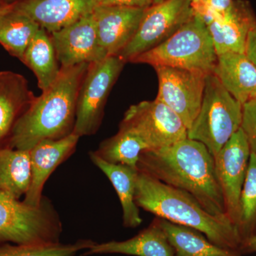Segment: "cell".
Listing matches in <instances>:
<instances>
[{
    "mask_svg": "<svg viewBox=\"0 0 256 256\" xmlns=\"http://www.w3.org/2000/svg\"><path fill=\"white\" fill-rule=\"evenodd\" d=\"M137 168L166 184L188 192L214 216L229 220L214 158L202 142L188 138L166 148L146 150L140 156Z\"/></svg>",
    "mask_w": 256,
    "mask_h": 256,
    "instance_id": "cell-1",
    "label": "cell"
},
{
    "mask_svg": "<svg viewBox=\"0 0 256 256\" xmlns=\"http://www.w3.org/2000/svg\"><path fill=\"white\" fill-rule=\"evenodd\" d=\"M88 66L60 67L55 82L35 97L20 116L5 146L30 151L45 140H60L72 134L79 90Z\"/></svg>",
    "mask_w": 256,
    "mask_h": 256,
    "instance_id": "cell-2",
    "label": "cell"
},
{
    "mask_svg": "<svg viewBox=\"0 0 256 256\" xmlns=\"http://www.w3.org/2000/svg\"><path fill=\"white\" fill-rule=\"evenodd\" d=\"M134 201L158 218L196 229L215 245L239 252L242 242L236 227L210 214L188 192L138 170Z\"/></svg>",
    "mask_w": 256,
    "mask_h": 256,
    "instance_id": "cell-3",
    "label": "cell"
},
{
    "mask_svg": "<svg viewBox=\"0 0 256 256\" xmlns=\"http://www.w3.org/2000/svg\"><path fill=\"white\" fill-rule=\"evenodd\" d=\"M217 57L206 24L193 13L169 38L130 62L149 64L153 67L185 69L208 75L213 74Z\"/></svg>",
    "mask_w": 256,
    "mask_h": 256,
    "instance_id": "cell-4",
    "label": "cell"
},
{
    "mask_svg": "<svg viewBox=\"0 0 256 256\" xmlns=\"http://www.w3.org/2000/svg\"><path fill=\"white\" fill-rule=\"evenodd\" d=\"M62 232L60 216L46 196L35 206L0 194V246L53 245L60 242Z\"/></svg>",
    "mask_w": 256,
    "mask_h": 256,
    "instance_id": "cell-5",
    "label": "cell"
},
{
    "mask_svg": "<svg viewBox=\"0 0 256 256\" xmlns=\"http://www.w3.org/2000/svg\"><path fill=\"white\" fill-rule=\"evenodd\" d=\"M242 105L213 74L206 78L201 108L188 131V138L206 146L214 158L242 126Z\"/></svg>",
    "mask_w": 256,
    "mask_h": 256,
    "instance_id": "cell-6",
    "label": "cell"
},
{
    "mask_svg": "<svg viewBox=\"0 0 256 256\" xmlns=\"http://www.w3.org/2000/svg\"><path fill=\"white\" fill-rule=\"evenodd\" d=\"M126 64L118 56L90 64L77 100L74 134L79 138L95 134L104 119V109L114 82Z\"/></svg>",
    "mask_w": 256,
    "mask_h": 256,
    "instance_id": "cell-7",
    "label": "cell"
},
{
    "mask_svg": "<svg viewBox=\"0 0 256 256\" xmlns=\"http://www.w3.org/2000/svg\"><path fill=\"white\" fill-rule=\"evenodd\" d=\"M192 0H165L146 8L136 34L118 56L130 62L174 34L192 15Z\"/></svg>",
    "mask_w": 256,
    "mask_h": 256,
    "instance_id": "cell-8",
    "label": "cell"
},
{
    "mask_svg": "<svg viewBox=\"0 0 256 256\" xmlns=\"http://www.w3.org/2000/svg\"><path fill=\"white\" fill-rule=\"evenodd\" d=\"M121 124L139 134L148 150L172 146L188 138V128L168 106L156 100L131 106Z\"/></svg>",
    "mask_w": 256,
    "mask_h": 256,
    "instance_id": "cell-9",
    "label": "cell"
},
{
    "mask_svg": "<svg viewBox=\"0 0 256 256\" xmlns=\"http://www.w3.org/2000/svg\"><path fill=\"white\" fill-rule=\"evenodd\" d=\"M154 68L159 82L156 100L174 111L190 129L201 108L208 75L172 67Z\"/></svg>",
    "mask_w": 256,
    "mask_h": 256,
    "instance_id": "cell-10",
    "label": "cell"
},
{
    "mask_svg": "<svg viewBox=\"0 0 256 256\" xmlns=\"http://www.w3.org/2000/svg\"><path fill=\"white\" fill-rule=\"evenodd\" d=\"M250 156L248 143L240 128L214 156L216 173L223 194L226 212L236 227Z\"/></svg>",
    "mask_w": 256,
    "mask_h": 256,
    "instance_id": "cell-11",
    "label": "cell"
},
{
    "mask_svg": "<svg viewBox=\"0 0 256 256\" xmlns=\"http://www.w3.org/2000/svg\"><path fill=\"white\" fill-rule=\"evenodd\" d=\"M50 36L60 67L95 63L108 56L99 43L92 13Z\"/></svg>",
    "mask_w": 256,
    "mask_h": 256,
    "instance_id": "cell-12",
    "label": "cell"
},
{
    "mask_svg": "<svg viewBox=\"0 0 256 256\" xmlns=\"http://www.w3.org/2000/svg\"><path fill=\"white\" fill-rule=\"evenodd\" d=\"M146 9L98 5L94 18L99 43L108 56H118L136 34Z\"/></svg>",
    "mask_w": 256,
    "mask_h": 256,
    "instance_id": "cell-13",
    "label": "cell"
},
{
    "mask_svg": "<svg viewBox=\"0 0 256 256\" xmlns=\"http://www.w3.org/2000/svg\"><path fill=\"white\" fill-rule=\"evenodd\" d=\"M72 133L60 140H45L30 150L31 182L23 201L38 206L42 201L44 186L55 170L74 154L79 140Z\"/></svg>",
    "mask_w": 256,
    "mask_h": 256,
    "instance_id": "cell-14",
    "label": "cell"
},
{
    "mask_svg": "<svg viewBox=\"0 0 256 256\" xmlns=\"http://www.w3.org/2000/svg\"><path fill=\"white\" fill-rule=\"evenodd\" d=\"M256 24V16L246 0H233L230 8L206 25L217 56L245 52L248 35Z\"/></svg>",
    "mask_w": 256,
    "mask_h": 256,
    "instance_id": "cell-15",
    "label": "cell"
},
{
    "mask_svg": "<svg viewBox=\"0 0 256 256\" xmlns=\"http://www.w3.org/2000/svg\"><path fill=\"white\" fill-rule=\"evenodd\" d=\"M97 6V0H18L14 9L52 34L92 14Z\"/></svg>",
    "mask_w": 256,
    "mask_h": 256,
    "instance_id": "cell-16",
    "label": "cell"
},
{
    "mask_svg": "<svg viewBox=\"0 0 256 256\" xmlns=\"http://www.w3.org/2000/svg\"><path fill=\"white\" fill-rule=\"evenodd\" d=\"M97 254H122L132 256H174L164 230L156 217L149 226L140 230L132 238L122 242L110 240L102 244L96 242L82 256Z\"/></svg>",
    "mask_w": 256,
    "mask_h": 256,
    "instance_id": "cell-17",
    "label": "cell"
},
{
    "mask_svg": "<svg viewBox=\"0 0 256 256\" xmlns=\"http://www.w3.org/2000/svg\"><path fill=\"white\" fill-rule=\"evenodd\" d=\"M35 97L24 76L0 72V146H6L16 121Z\"/></svg>",
    "mask_w": 256,
    "mask_h": 256,
    "instance_id": "cell-18",
    "label": "cell"
},
{
    "mask_svg": "<svg viewBox=\"0 0 256 256\" xmlns=\"http://www.w3.org/2000/svg\"><path fill=\"white\" fill-rule=\"evenodd\" d=\"M213 74L242 105L256 98V66L245 54L218 55Z\"/></svg>",
    "mask_w": 256,
    "mask_h": 256,
    "instance_id": "cell-19",
    "label": "cell"
},
{
    "mask_svg": "<svg viewBox=\"0 0 256 256\" xmlns=\"http://www.w3.org/2000/svg\"><path fill=\"white\" fill-rule=\"evenodd\" d=\"M90 159L110 180L119 197L122 208V222L126 228H134L142 224L139 207L134 201L138 169L122 164H112L89 153Z\"/></svg>",
    "mask_w": 256,
    "mask_h": 256,
    "instance_id": "cell-20",
    "label": "cell"
},
{
    "mask_svg": "<svg viewBox=\"0 0 256 256\" xmlns=\"http://www.w3.org/2000/svg\"><path fill=\"white\" fill-rule=\"evenodd\" d=\"M159 218L174 256H242V254L215 245L204 234L191 227Z\"/></svg>",
    "mask_w": 256,
    "mask_h": 256,
    "instance_id": "cell-21",
    "label": "cell"
},
{
    "mask_svg": "<svg viewBox=\"0 0 256 256\" xmlns=\"http://www.w3.org/2000/svg\"><path fill=\"white\" fill-rule=\"evenodd\" d=\"M22 62L35 74L42 92L55 82L60 67L50 33L40 28L25 50Z\"/></svg>",
    "mask_w": 256,
    "mask_h": 256,
    "instance_id": "cell-22",
    "label": "cell"
},
{
    "mask_svg": "<svg viewBox=\"0 0 256 256\" xmlns=\"http://www.w3.org/2000/svg\"><path fill=\"white\" fill-rule=\"evenodd\" d=\"M31 182L30 151L0 146V194L20 200Z\"/></svg>",
    "mask_w": 256,
    "mask_h": 256,
    "instance_id": "cell-23",
    "label": "cell"
},
{
    "mask_svg": "<svg viewBox=\"0 0 256 256\" xmlns=\"http://www.w3.org/2000/svg\"><path fill=\"white\" fill-rule=\"evenodd\" d=\"M146 150L148 146L139 134L120 122L118 132L101 142L94 153L108 162L138 169L140 156Z\"/></svg>",
    "mask_w": 256,
    "mask_h": 256,
    "instance_id": "cell-24",
    "label": "cell"
},
{
    "mask_svg": "<svg viewBox=\"0 0 256 256\" xmlns=\"http://www.w3.org/2000/svg\"><path fill=\"white\" fill-rule=\"evenodd\" d=\"M40 28L31 18L13 9L0 18V44L22 62Z\"/></svg>",
    "mask_w": 256,
    "mask_h": 256,
    "instance_id": "cell-25",
    "label": "cell"
},
{
    "mask_svg": "<svg viewBox=\"0 0 256 256\" xmlns=\"http://www.w3.org/2000/svg\"><path fill=\"white\" fill-rule=\"evenodd\" d=\"M236 228L242 245L256 236V156L252 153L240 194Z\"/></svg>",
    "mask_w": 256,
    "mask_h": 256,
    "instance_id": "cell-26",
    "label": "cell"
},
{
    "mask_svg": "<svg viewBox=\"0 0 256 256\" xmlns=\"http://www.w3.org/2000/svg\"><path fill=\"white\" fill-rule=\"evenodd\" d=\"M95 242L90 239H79L73 244L62 242L48 246H0V256H76L79 252L92 248Z\"/></svg>",
    "mask_w": 256,
    "mask_h": 256,
    "instance_id": "cell-27",
    "label": "cell"
},
{
    "mask_svg": "<svg viewBox=\"0 0 256 256\" xmlns=\"http://www.w3.org/2000/svg\"><path fill=\"white\" fill-rule=\"evenodd\" d=\"M233 0H192L194 14L208 24L228 10Z\"/></svg>",
    "mask_w": 256,
    "mask_h": 256,
    "instance_id": "cell-28",
    "label": "cell"
},
{
    "mask_svg": "<svg viewBox=\"0 0 256 256\" xmlns=\"http://www.w3.org/2000/svg\"><path fill=\"white\" fill-rule=\"evenodd\" d=\"M240 128L246 138L250 153L256 156V98L242 106Z\"/></svg>",
    "mask_w": 256,
    "mask_h": 256,
    "instance_id": "cell-29",
    "label": "cell"
},
{
    "mask_svg": "<svg viewBox=\"0 0 256 256\" xmlns=\"http://www.w3.org/2000/svg\"><path fill=\"white\" fill-rule=\"evenodd\" d=\"M98 5L122 6L146 9L153 4V0H97Z\"/></svg>",
    "mask_w": 256,
    "mask_h": 256,
    "instance_id": "cell-30",
    "label": "cell"
},
{
    "mask_svg": "<svg viewBox=\"0 0 256 256\" xmlns=\"http://www.w3.org/2000/svg\"><path fill=\"white\" fill-rule=\"evenodd\" d=\"M244 54L256 66V24L248 35Z\"/></svg>",
    "mask_w": 256,
    "mask_h": 256,
    "instance_id": "cell-31",
    "label": "cell"
},
{
    "mask_svg": "<svg viewBox=\"0 0 256 256\" xmlns=\"http://www.w3.org/2000/svg\"><path fill=\"white\" fill-rule=\"evenodd\" d=\"M256 252V236L248 239L246 242L242 244L240 248L239 252L240 254H249V252Z\"/></svg>",
    "mask_w": 256,
    "mask_h": 256,
    "instance_id": "cell-32",
    "label": "cell"
},
{
    "mask_svg": "<svg viewBox=\"0 0 256 256\" xmlns=\"http://www.w3.org/2000/svg\"><path fill=\"white\" fill-rule=\"evenodd\" d=\"M14 4H3L0 6V18H2L5 14H8V12H11L12 10L14 9Z\"/></svg>",
    "mask_w": 256,
    "mask_h": 256,
    "instance_id": "cell-33",
    "label": "cell"
},
{
    "mask_svg": "<svg viewBox=\"0 0 256 256\" xmlns=\"http://www.w3.org/2000/svg\"><path fill=\"white\" fill-rule=\"evenodd\" d=\"M18 0H2L3 3H4V4H14V3L16 2H18Z\"/></svg>",
    "mask_w": 256,
    "mask_h": 256,
    "instance_id": "cell-34",
    "label": "cell"
},
{
    "mask_svg": "<svg viewBox=\"0 0 256 256\" xmlns=\"http://www.w3.org/2000/svg\"><path fill=\"white\" fill-rule=\"evenodd\" d=\"M164 1H165V0H153L152 4H159V3L162 2Z\"/></svg>",
    "mask_w": 256,
    "mask_h": 256,
    "instance_id": "cell-35",
    "label": "cell"
},
{
    "mask_svg": "<svg viewBox=\"0 0 256 256\" xmlns=\"http://www.w3.org/2000/svg\"><path fill=\"white\" fill-rule=\"evenodd\" d=\"M3 4H4V3H3L2 0H0V6Z\"/></svg>",
    "mask_w": 256,
    "mask_h": 256,
    "instance_id": "cell-36",
    "label": "cell"
}]
</instances>
